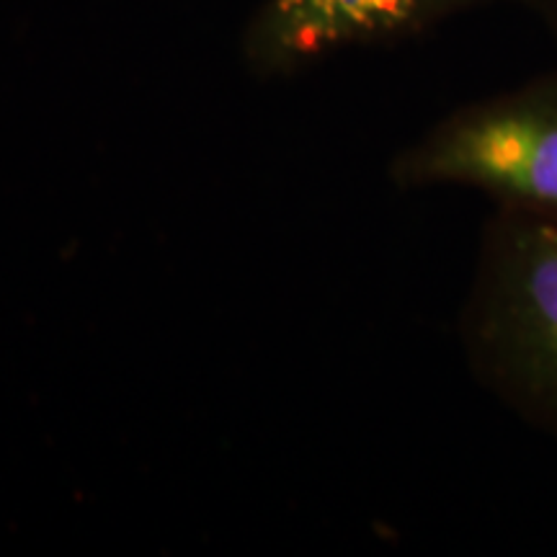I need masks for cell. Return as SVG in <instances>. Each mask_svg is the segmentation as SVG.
I'll list each match as a JSON object with an SVG mask.
<instances>
[{
  "label": "cell",
  "instance_id": "cell-2",
  "mask_svg": "<svg viewBox=\"0 0 557 557\" xmlns=\"http://www.w3.org/2000/svg\"><path fill=\"white\" fill-rule=\"evenodd\" d=\"M400 189L459 186L557 220V73L451 111L389 163Z\"/></svg>",
  "mask_w": 557,
  "mask_h": 557
},
{
  "label": "cell",
  "instance_id": "cell-1",
  "mask_svg": "<svg viewBox=\"0 0 557 557\" xmlns=\"http://www.w3.org/2000/svg\"><path fill=\"white\" fill-rule=\"evenodd\" d=\"M459 333L480 385L557 442V220L496 207L480 235Z\"/></svg>",
  "mask_w": 557,
  "mask_h": 557
},
{
  "label": "cell",
  "instance_id": "cell-4",
  "mask_svg": "<svg viewBox=\"0 0 557 557\" xmlns=\"http://www.w3.org/2000/svg\"><path fill=\"white\" fill-rule=\"evenodd\" d=\"M557 47V0H519Z\"/></svg>",
  "mask_w": 557,
  "mask_h": 557
},
{
  "label": "cell",
  "instance_id": "cell-3",
  "mask_svg": "<svg viewBox=\"0 0 557 557\" xmlns=\"http://www.w3.org/2000/svg\"><path fill=\"white\" fill-rule=\"evenodd\" d=\"M491 0H267L246 39L263 75L289 73L344 47L393 41Z\"/></svg>",
  "mask_w": 557,
  "mask_h": 557
}]
</instances>
